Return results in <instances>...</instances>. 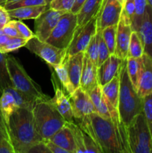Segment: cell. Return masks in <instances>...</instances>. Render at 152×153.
Listing matches in <instances>:
<instances>
[{"label": "cell", "instance_id": "1", "mask_svg": "<svg viewBox=\"0 0 152 153\" xmlns=\"http://www.w3.org/2000/svg\"><path fill=\"white\" fill-rule=\"evenodd\" d=\"M9 131L15 153H28L33 146L43 141L37 131L32 109L19 108L12 114Z\"/></svg>", "mask_w": 152, "mask_h": 153}, {"label": "cell", "instance_id": "2", "mask_svg": "<svg viewBox=\"0 0 152 153\" xmlns=\"http://www.w3.org/2000/svg\"><path fill=\"white\" fill-rule=\"evenodd\" d=\"M78 121L77 125L93 139L101 153H121L111 119L93 112Z\"/></svg>", "mask_w": 152, "mask_h": 153}, {"label": "cell", "instance_id": "3", "mask_svg": "<svg viewBox=\"0 0 152 153\" xmlns=\"http://www.w3.org/2000/svg\"><path fill=\"white\" fill-rule=\"evenodd\" d=\"M119 96L118 111L125 126L129 125L137 115L142 112V98L133 86L127 71V59L123 61L119 72Z\"/></svg>", "mask_w": 152, "mask_h": 153}, {"label": "cell", "instance_id": "4", "mask_svg": "<svg viewBox=\"0 0 152 153\" xmlns=\"http://www.w3.org/2000/svg\"><path fill=\"white\" fill-rule=\"evenodd\" d=\"M32 113L37 131L43 141L49 140L66 123L49 97L35 101Z\"/></svg>", "mask_w": 152, "mask_h": 153}, {"label": "cell", "instance_id": "5", "mask_svg": "<svg viewBox=\"0 0 152 153\" xmlns=\"http://www.w3.org/2000/svg\"><path fill=\"white\" fill-rule=\"evenodd\" d=\"M7 64L10 80L15 89L34 102L49 97L44 94L40 85L28 76L23 66L14 57L7 55Z\"/></svg>", "mask_w": 152, "mask_h": 153}, {"label": "cell", "instance_id": "6", "mask_svg": "<svg viewBox=\"0 0 152 153\" xmlns=\"http://www.w3.org/2000/svg\"><path fill=\"white\" fill-rule=\"evenodd\" d=\"M126 131L131 153H151L152 136L142 112L127 126Z\"/></svg>", "mask_w": 152, "mask_h": 153}, {"label": "cell", "instance_id": "7", "mask_svg": "<svg viewBox=\"0 0 152 153\" xmlns=\"http://www.w3.org/2000/svg\"><path fill=\"white\" fill-rule=\"evenodd\" d=\"M77 28V15L72 12H66L61 16L46 42L60 49H67Z\"/></svg>", "mask_w": 152, "mask_h": 153}, {"label": "cell", "instance_id": "8", "mask_svg": "<svg viewBox=\"0 0 152 153\" xmlns=\"http://www.w3.org/2000/svg\"><path fill=\"white\" fill-rule=\"evenodd\" d=\"M25 47L52 67L61 64L66 57V49H60L46 41H42L36 36L28 40Z\"/></svg>", "mask_w": 152, "mask_h": 153}, {"label": "cell", "instance_id": "9", "mask_svg": "<svg viewBox=\"0 0 152 153\" xmlns=\"http://www.w3.org/2000/svg\"><path fill=\"white\" fill-rule=\"evenodd\" d=\"M96 31V17L90 19L83 26L77 28L72 40L66 49V57L72 56L79 52H84Z\"/></svg>", "mask_w": 152, "mask_h": 153}, {"label": "cell", "instance_id": "10", "mask_svg": "<svg viewBox=\"0 0 152 153\" xmlns=\"http://www.w3.org/2000/svg\"><path fill=\"white\" fill-rule=\"evenodd\" d=\"M65 13L66 12L55 10L48 6L47 8L34 19V34L36 37L42 41H46L58 21Z\"/></svg>", "mask_w": 152, "mask_h": 153}, {"label": "cell", "instance_id": "11", "mask_svg": "<svg viewBox=\"0 0 152 153\" xmlns=\"http://www.w3.org/2000/svg\"><path fill=\"white\" fill-rule=\"evenodd\" d=\"M122 12V4L118 0H104L96 16L97 30L118 25Z\"/></svg>", "mask_w": 152, "mask_h": 153}, {"label": "cell", "instance_id": "12", "mask_svg": "<svg viewBox=\"0 0 152 153\" xmlns=\"http://www.w3.org/2000/svg\"><path fill=\"white\" fill-rule=\"evenodd\" d=\"M131 22L124 15H121L120 20L117 25L116 49L114 55L122 60L128 58L130 40L132 34Z\"/></svg>", "mask_w": 152, "mask_h": 153}, {"label": "cell", "instance_id": "13", "mask_svg": "<svg viewBox=\"0 0 152 153\" xmlns=\"http://www.w3.org/2000/svg\"><path fill=\"white\" fill-rule=\"evenodd\" d=\"M70 102L72 108L74 118L80 120L85 116L95 112L94 105L89 94L80 88H77L69 96Z\"/></svg>", "mask_w": 152, "mask_h": 153}, {"label": "cell", "instance_id": "14", "mask_svg": "<svg viewBox=\"0 0 152 153\" xmlns=\"http://www.w3.org/2000/svg\"><path fill=\"white\" fill-rule=\"evenodd\" d=\"M52 82L54 90H55V96L53 98H51L52 104L62 115L66 122H75L72 108L70 102L69 97L64 94V91L58 85V81L55 79L54 74H52Z\"/></svg>", "mask_w": 152, "mask_h": 153}, {"label": "cell", "instance_id": "15", "mask_svg": "<svg viewBox=\"0 0 152 153\" xmlns=\"http://www.w3.org/2000/svg\"><path fill=\"white\" fill-rule=\"evenodd\" d=\"M124 60L113 54L98 67V82L101 87L104 86L119 74Z\"/></svg>", "mask_w": 152, "mask_h": 153}, {"label": "cell", "instance_id": "16", "mask_svg": "<svg viewBox=\"0 0 152 153\" xmlns=\"http://www.w3.org/2000/svg\"><path fill=\"white\" fill-rule=\"evenodd\" d=\"M98 85V67L94 64L84 53L83 68L80 79V88L89 94Z\"/></svg>", "mask_w": 152, "mask_h": 153}, {"label": "cell", "instance_id": "17", "mask_svg": "<svg viewBox=\"0 0 152 153\" xmlns=\"http://www.w3.org/2000/svg\"><path fill=\"white\" fill-rule=\"evenodd\" d=\"M137 32L142 42L144 54L152 60V7L149 4Z\"/></svg>", "mask_w": 152, "mask_h": 153}, {"label": "cell", "instance_id": "18", "mask_svg": "<svg viewBox=\"0 0 152 153\" xmlns=\"http://www.w3.org/2000/svg\"><path fill=\"white\" fill-rule=\"evenodd\" d=\"M143 70L137 88V94L141 98L152 92V60L144 54Z\"/></svg>", "mask_w": 152, "mask_h": 153}, {"label": "cell", "instance_id": "19", "mask_svg": "<svg viewBox=\"0 0 152 153\" xmlns=\"http://www.w3.org/2000/svg\"><path fill=\"white\" fill-rule=\"evenodd\" d=\"M84 52L66 57V66L70 81L75 89L80 88V79L83 68Z\"/></svg>", "mask_w": 152, "mask_h": 153}, {"label": "cell", "instance_id": "20", "mask_svg": "<svg viewBox=\"0 0 152 153\" xmlns=\"http://www.w3.org/2000/svg\"><path fill=\"white\" fill-rule=\"evenodd\" d=\"M104 0H86L77 13V28L84 25L90 19L96 17Z\"/></svg>", "mask_w": 152, "mask_h": 153}, {"label": "cell", "instance_id": "21", "mask_svg": "<svg viewBox=\"0 0 152 153\" xmlns=\"http://www.w3.org/2000/svg\"><path fill=\"white\" fill-rule=\"evenodd\" d=\"M49 140L66 150L68 153H77V149L73 138L72 133L66 123L58 132L55 133Z\"/></svg>", "mask_w": 152, "mask_h": 153}, {"label": "cell", "instance_id": "22", "mask_svg": "<svg viewBox=\"0 0 152 153\" xmlns=\"http://www.w3.org/2000/svg\"><path fill=\"white\" fill-rule=\"evenodd\" d=\"M19 107L10 88L3 91L0 96V111L8 126L10 116Z\"/></svg>", "mask_w": 152, "mask_h": 153}, {"label": "cell", "instance_id": "23", "mask_svg": "<svg viewBox=\"0 0 152 153\" xmlns=\"http://www.w3.org/2000/svg\"><path fill=\"white\" fill-rule=\"evenodd\" d=\"M49 4L39 6H28L8 10L9 15L11 18L18 19H35L48 7Z\"/></svg>", "mask_w": 152, "mask_h": 153}, {"label": "cell", "instance_id": "24", "mask_svg": "<svg viewBox=\"0 0 152 153\" xmlns=\"http://www.w3.org/2000/svg\"><path fill=\"white\" fill-rule=\"evenodd\" d=\"M88 94H89V97L92 100L95 113H97L103 117L106 118V119H110V112H109L108 108H107L105 100L103 97L101 87L99 85H98Z\"/></svg>", "mask_w": 152, "mask_h": 153}, {"label": "cell", "instance_id": "25", "mask_svg": "<svg viewBox=\"0 0 152 153\" xmlns=\"http://www.w3.org/2000/svg\"><path fill=\"white\" fill-rule=\"evenodd\" d=\"M119 86H120V81H119V76L118 75L110 82L101 87L103 97L113 107L116 108L117 109L118 103H119Z\"/></svg>", "mask_w": 152, "mask_h": 153}, {"label": "cell", "instance_id": "26", "mask_svg": "<svg viewBox=\"0 0 152 153\" xmlns=\"http://www.w3.org/2000/svg\"><path fill=\"white\" fill-rule=\"evenodd\" d=\"M143 70L142 57L138 58H127V71L134 88L137 90Z\"/></svg>", "mask_w": 152, "mask_h": 153}, {"label": "cell", "instance_id": "27", "mask_svg": "<svg viewBox=\"0 0 152 153\" xmlns=\"http://www.w3.org/2000/svg\"><path fill=\"white\" fill-rule=\"evenodd\" d=\"M52 68H53L54 71L55 72L57 76L59 79L60 82L62 85L63 88L67 92L69 97L71 96L74 93V91H75V89L73 87L71 81H70L69 76L66 66V57L65 60L61 64L55 66V67H52Z\"/></svg>", "mask_w": 152, "mask_h": 153}, {"label": "cell", "instance_id": "28", "mask_svg": "<svg viewBox=\"0 0 152 153\" xmlns=\"http://www.w3.org/2000/svg\"><path fill=\"white\" fill-rule=\"evenodd\" d=\"M7 54L0 52V92L1 93H2V91L7 88L13 87L8 68H7Z\"/></svg>", "mask_w": 152, "mask_h": 153}, {"label": "cell", "instance_id": "29", "mask_svg": "<svg viewBox=\"0 0 152 153\" xmlns=\"http://www.w3.org/2000/svg\"><path fill=\"white\" fill-rule=\"evenodd\" d=\"M144 55V47L138 32L133 31L130 40L128 58H142Z\"/></svg>", "mask_w": 152, "mask_h": 153}, {"label": "cell", "instance_id": "30", "mask_svg": "<svg viewBox=\"0 0 152 153\" xmlns=\"http://www.w3.org/2000/svg\"><path fill=\"white\" fill-rule=\"evenodd\" d=\"M72 133L73 138L75 143L77 153L86 152L84 145V131L75 122L66 123Z\"/></svg>", "mask_w": 152, "mask_h": 153}, {"label": "cell", "instance_id": "31", "mask_svg": "<svg viewBox=\"0 0 152 153\" xmlns=\"http://www.w3.org/2000/svg\"><path fill=\"white\" fill-rule=\"evenodd\" d=\"M134 2H135V13L131 23V27L133 31H137L145 16L148 2L147 0H134Z\"/></svg>", "mask_w": 152, "mask_h": 153}, {"label": "cell", "instance_id": "32", "mask_svg": "<svg viewBox=\"0 0 152 153\" xmlns=\"http://www.w3.org/2000/svg\"><path fill=\"white\" fill-rule=\"evenodd\" d=\"M116 31H117V25H111L101 30L102 37L109 49L110 55H113L115 52L116 41Z\"/></svg>", "mask_w": 152, "mask_h": 153}, {"label": "cell", "instance_id": "33", "mask_svg": "<svg viewBox=\"0 0 152 153\" xmlns=\"http://www.w3.org/2000/svg\"><path fill=\"white\" fill-rule=\"evenodd\" d=\"M100 34H101V30H97L96 33L92 37L86 51L84 52L85 55L96 66L98 65V43H99Z\"/></svg>", "mask_w": 152, "mask_h": 153}, {"label": "cell", "instance_id": "34", "mask_svg": "<svg viewBox=\"0 0 152 153\" xmlns=\"http://www.w3.org/2000/svg\"><path fill=\"white\" fill-rule=\"evenodd\" d=\"M27 42H28V40L21 37H9L5 44L2 47L0 48V52L5 54L8 53V52H14V51L18 50L20 48L25 47Z\"/></svg>", "mask_w": 152, "mask_h": 153}, {"label": "cell", "instance_id": "35", "mask_svg": "<svg viewBox=\"0 0 152 153\" xmlns=\"http://www.w3.org/2000/svg\"><path fill=\"white\" fill-rule=\"evenodd\" d=\"M142 113L152 136V92L142 98Z\"/></svg>", "mask_w": 152, "mask_h": 153}, {"label": "cell", "instance_id": "36", "mask_svg": "<svg viewBox=\"0 0 152 153\" xmlns=\"http://www.w3.org/2000/svg\"><path fill=\"white\" fill-rule=\"evenodd\" d=\"M48 4L46 0H19L13 2L7 3L4 4V7L8 10L17 8L21 7H28V6H39Z\"/></svg>", "mask_w": 152, "mask_h": 153}, {"label": "cell", "instance_id": "37", "mask_svg": "<svg viewBox=\"0 0 152 153\" xmlns=\"http://www.w3.org/2000/svg\"><path fill=\"white\" fill-rule=\"evenodd\" d=\"M0 153H15L10 137L0 127Z\"/></svg>", "mask_w": 152, "mask_h": 153}, {"label": "cell", "instance_id": "38", "mask_svg": "<svg viewBox=\"0 0 152 153\" xmlns=\"http://www.w3.org/2000/svg\"><path fill=\"white\" fill-rule=\"evenodd\" d=\"M75 0H52L49 3V7L57 10L71 12Z\"/></svg>", "mask_w": 152, "mask_h": 153}, {"label": "cell", "instance_id": "39", "mask_svg": "<svg viewBox=\"0 0 152 153\" xmlns=\"http://www.w3.org/2000/svg\"><path fill=\"white\" fill-rule=\"evenodd\" d=\"M13 23L17 28L19 36L25 40H28L35 36L34 33L21 20H12Z\"/></svg>", "mask_w": 152, "mask_h": 153}, {"label": "cell", "instance_id": "40", "mask_svg": "<svg viewBox=\"0 0 152 153\" xmlns=\"http://www.w3.org/2000/svg\"><path fill=\"white\" fill-rule=\"evenodd\" d=\"M110 55V53L109 52V49L107 48V45H106L105 42H104V39H103L101 31V34H100L99 37V43H98V65H97V67L101 65L105 60H107L109 58Z\"/></svg>", "mask_w": 152, "mask_h": 153}, {"label": "cell", "instance_id": "41", "mask_svg": "<svg viewBox=\"0 0 152 153\" xmlns=\"http://www.w3.org/2000/svg\"><path fill=\"white\" fill-rule=\"evenodd\" d=\"M135 13V2L134 0H125L122 4V14L124 15L132 23Z\"/></svg>", "mask_w": 152, "mask_h": 153}, {"label": "cell", "instance_id": "42", "mask_svg": "<svg viewBox=\"0 0 152 153\" xmlns=\"http://www.w3.org/2000/svg\"><path fill=\"white\" fill-rule=\"evenodd\" d=\"M2 31L6 35L8 36L9 37H20L19 36V32H18L17 28L13 23L12 20H10L8 23L6 24L2 28Z\"/></svg>", "mask_w": 152, "mask_h": 153}, {"label": "cell", "instance_id": "43", "mask_svg": "<svg viewBox=\"0 0 152 153\" xmlns=\"http://www.w3.org/2000/svg\"><path fill=\"white\" fill-rule=\"evenodd\" d=\"M9 15L8 10L3 5L0 4V28H2L7 23H8L11 19Z\"/></svg>", "mask_w": 152, "mask_h": 153}, {"label": "cell", "instance_id": "44", "mask_svg": "<svg viewBox=\"0 0 152 153\" xmlns=\"http://www.w3.org/2000/svg\"><path fill=\"white\" fill-rule=\"evenodd\" d=\"M44 141L51 153H68L66 150H65V149H63V148H61V146L57 145L56 143L52 142V140H44Z\"/></svg>", "mask_w": 152, "mask_h": 153}, {"label": "cell", "instance_id": "45", "mask_svg": "<svg viewBox=\"0 0 152 153\" xmlns=\"http://www.w3.org/2000/svg\"><path fill=\"white\" fill-rule=\"evenodd\" d=\"M31 152H43V153H51L49 149H48L45 141H42L40 143H37L35 146H33L29 151L28 153Z\"/></svg>", "mask_w": 152, "mask_h": 153}, {"label": "cell", "instance_id": "46", "mask_svg": "<svg viewBox=\"0 0 152 153\" xmlns=\"http://www.w3.org/2000/svg\"><path fill=\"white\" fill-rule=\"evenodd\" d=\"M86 1V0H75L72 9L71 10L72 13H75V14H77Z\"/></svg>", "mask_w": 152, "mask_h": 153}, {"label": "cell", "instance_id": "47", "mask_svg": "<svg viewBox=\"0 0 152 153\" xmlns=\"http://www.w3.org/2000/svg\"><path fill=\"white\" fill-rule=\"evenodd\" d=\"M8 39H9L8 36L6 35V34L3 32L2 29L0 28V48L2 47V46L5 44L6 42L7 41Z\"/></svg>", "mask_w": 152, "mask_h": 153}, {"label": "cell", "instance_id": "48", "mask_svg": "<svg viewBox=\"0 0 152 153\" xmlns=\"http://www.w3.org/2000/svg\"><path fill=\"white\" fill-rule=\"evenodd\" d=\"M19 1V0H0V4L4 6V4H7V3L13 2V1Z\"/></svg>", "mask_w": 152, "mask_h": 153}, {"label": "cell", "instance_id": "49", "mask_svg": "<svg viewBox=\"0 0 152 153\" xmlns=\"http://www.w3.org/2000/svg\"><path fill=\"white\" fill-rule=\"evenodd\" d=\"M52 1V0H46V2H47V4H49V2H50V1Z\"/></svg>", "mask_w": 152, "mask_h": 153}, {"label": "cell", "instance_id": "50", "mask_svg": "<svg viewBox=\"0 0 152 153\" xmlns=\"http://www.w3.org/2000/svg\"><path fill=\"white\" fill-rule=\"evenodd\" d=\"M118 1H120V2L122 3V4H123V0H118Z\"/></svg>", "mask_w": 152, "mask_h": 153}, {"label": "cell", "instance_id": "51", "mask_svg": "<svg viewBox=\"0 0 152 153\" xmlns=\"http://www.w3.org/2000/svg\"><path fill=\"white\" fill-rule=\"evenodd\" d=\"M151 153H152V140H151Z\"/></svg>", "mask_w": 152, "mask_h": 153}, {"label": "cell", "instance_id": "52", "mask_svg": "<svg viewBox=\"0 0 152 153\" xmlns=\"http://www.w3.org/2000/svg\"><path fill=\"white\" fill-rule=\"evenodd\" d=\"M124 1H125V0H123V2H124Z\"/></svg>", "mask_w": 152, "mask_h": 153}]
</instances>
